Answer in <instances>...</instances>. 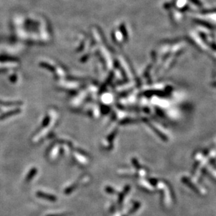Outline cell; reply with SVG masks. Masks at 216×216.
<instances>
[{
	"label": "cell",
	"instance_id": "7a4b0ae2",
	"mask_svg": "<svg viewBox=\"0 0 216 216\" xmlns=\"http://www.w3.org/2000/svg\"><path fill=\"white\" fill-rule=\"evenodd\" d=\"M107 191L110 192L109 193H114V190H112V189H111L110 187H108V188H107Z\"/></svg>",
	"mask_w": 216,
	"mask_h": 216
},
{
	"label": "cell",
	"instance_id": "6da1fadb",
	"mask_svg": "<svg viewBox=\"0 0 216 216\" xmlns=\"http://www.w3.org/2000/svg\"><path fill=\"white\" fill-rule=\"evenodd\" d=\"M36 195H37L39 197L44 198V199L49 200V201H56V197L53 196V195L47 194H44V193H42V192H38L37 194H36Z\"/></svg>",
	"mask_w": 216,
	"mask_h": 216
}]
</instances>
